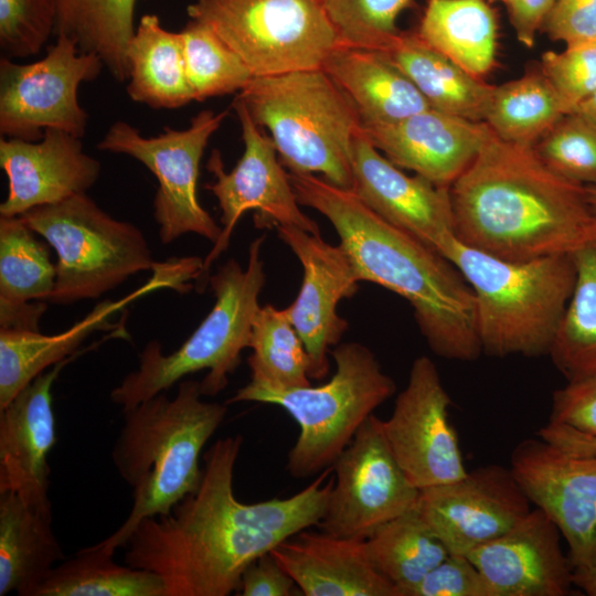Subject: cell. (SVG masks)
<instances>
[{
	"label": "cell",
	"mask_w": 596,
	"mask_h": 596,
	"mask_svg": "<svg viewBox=\"0 0 596 596\" xmlns=\"http://www.w3.org/2000/svg\"><path fill=\"white\" fill-rule=\"evenodd\" d=\"M243 437L217 439L203 456L198 489L167 514L142 520L130 534L125 563L158 574L164 596H228L245 568L323 518L332 466L301 491L245 503L235 497L234 470Z\"/></svg>",
	"instance_id": "obj_1"
},
{
	"label": "cell",
	"mask_w": 596,
	"mask_h": 596,
	"mask_svg": "<svg viewBox=\"0 0 596 596\" xmlns=\"http://www.w3.org/2000/svg\"><path fill=\"white\" fill-rule=\"evenodd\" d=\"M449 193L456 238L498 258L567 255L596 235L586 187L494 134Z\"/></svg>",
	"instance_id": "obj_2"
},
{
	"label": "cell",
	"mask_w": 596,
	"mask_h": 596,
	"mask_svg": "<svg viewBox=\"0 0 596 596\" xmlns=\"http://www.w3.org/2000/svg\"><path fill=\"white\" fill-rule=\"evenodd\" d=\"M288 178L299 204L331 223L359 280L407 300L436 355L464 362L479 358L473 294L453 263L381 217L352 190L315 174L288 172Z\"/></svg>",
	"instance_id": "obj_3"
},
{
	"label": "cell",
	"mask_w": 596,
	"mask_h": 596,
	"mask_svg": "<svg viewBox=\"0 0 596 596\" xmlns=\"http://www.w3.org/2000/svg\"><path fill=\"white\" fill-rule=\"evenodd\" d=\"M202 396L200 382L187 379L173 398L161 392L123 412L111 459L132 489V507L123 524L98 542L106 551L124 547L142 520L169 513L198 489L201 453L228 409Z\"/></svg>",
	"instance_id": "obj_4"
},
{
	"label": "cell",
	"mask_w": 596,
	"mask_h": 596,
	"mask_svg": "<svg viewBox=\"0 0 596 596\" xmlns=\"http://www.w3.org/2000/svg\"><path fill=\"white\" fill-rule=\"evenodd\" d=\"M441 255L471 288L482 353H550L575 283L571 254L507 260L454 238Z\"/></svg>",
	"instance_id": "obj_5"
},
{
	"label": "cell",
	"mask_w": 596,
	"mask_h": 596,
	"mask_svg": "<svg viewBox=\"0 0 596 596\" xmlns=\"http://www.w3.org/2000/svg\"><path fill=\"white\" fill-rule=\"evenodd\" d=\"M265 236L248 249L245 269L227 260L209 278L215 302L194 332L170 354L152 340L139 355V366L110 392V400L124 411L167 391L187 375L206 370L200 382L203 396H215L228 384L248 348L253 320L260 307L259 294L266 281L262 248Z\"/></svg>",
	"instance_id": "obj_6"
},
{
	"label": "cell",
	"mask_w": 596,
	"mask_h": 596,
	"mask_svg": "<svg viewBox=\"0 0 596 596\" xmlns=\"http://www.w3.org/2000/svg\"><path fill=\"white\" fill-rule=\"evenodd\" d=\"M236 97L255 124L269 130L288 172L320 173L328 182L352 190L353 140L362 124L321 68L254 77Z\"/></svg>",
	"instance_id": "obj_7"
},
{
	"label": "cell",
	"mask_w": 596,
	"mask_h": 596,
	"mask_svg": "<svg viewBox=\"0 0 596 596\" xmlns=\"http://www.w3.org/2000/svg\"><path fill=\"white\" fill-rule=\"evenodd\" d=\"M331 355L336 372L321 385L274 389L249 381L225 402L277 405L296 421L299 435L286 464L296 479L331 467L360 426L396 391L394 380L364 344L339 343Z\"/></svg>",
	"instance_id": "obj_8"
},
{
	"label": "cell",
	"mask_w": 596,
	"mask_h": 596,
	"mask_svg": "<svg viewBox=\"0 0 596 596\" xmlns=\"http://www.w3.org/2000/svg\"><path fill=\"white\" fill-rule=\"evenodd\" d=\"M20 216L57 255L49 302L96 299L130 276L159 266L142 232L110 216L86 193Z\"/></svg>",
	"instance_id": "obj_9"
},
{
	"label": "cell",
	"mask_w": 596,
	"mask_h": 596,
	"mask_svg": "<svg viewBox=\"0 0 596 596\" xmlns=\"http://www.w3.org/2000/svg\"><path fill=\"white\" fill-rule=\"evenodd\" d=\"M187 11L213 30L254 77L320 68L339 45L319 0H196Z\"/></svg>",
	"instance_id": "obj_10"
},
{
	"label": "cell",
	"mask_w": 596,
	"mask_h": 596,
	"mask_svg": "<svg viewBox=\"0 0 596 596\" xmlns=\"http://www.w3.org/2000/svg\"><path fill=\"white\" fill-rule=\"evenodd\" d=\"M227 115L228 110L204 109L185 129L166 127L152 137H145L136 127L118 120L97 145L99 150L138 160L157 178L159 187L153 198V217L163 245L187 233L198 234L215 244L222 234V227L200 204L196 185L204 150Z\"/></svg>",
	"instance_id": "obj_11"
},
{
	"label": "cell",
	"mask_w": 596,
	"mask_h": 596,
	"mask_svg": "<svg viewBox=\"0 0 596 596\" xmlns=\"http://www.w3.org/2000/svg\"><path fill=\"white\" fill-rule=\"evenodd\" d=\"M42 58L19 64L0 60V132L4 138L38 141L57 129L78 138L88 115L78 100V87L105 67L93 53L79 52L74 41L57 35Z\"/></svg>",
	"instance_id": "obj_12"
},
{
	"label": "cell",
	"mask_w": 596,
	"mask_h": 596,
	"mask_svg": "<svg viewBox=\"0 0 596 596\" xmlns=\"http://www.w3.org/2000/svg\"><path fill=\"white\" fill-rule=\"evenodd\" d=\"M233 108L242 129L244 151L236 166L225 171L221 152L212 150L206 168L214 181L205 189L214 194L221 209L222 234L203 260L198 287L209 283L212 263L226 249L237 222L247 211H256L258 225H294L320 235L318 224L300 209L294 188L277 149L264 128L253 120L246 105L235 97Z\"/></svg>",
	"instance_id": "obj_13"
},
{
	"label": "cell",
	"mask_w": 596,
	"mask_h": 596,
	"mask_svg": "<svg viewBox=\"0 0 596 596\" xmlns=\"http://www.w3.org/2000/svg\"><path fill=\"white\" fill-rule=\"evenodd\" d=\"M334 480L318 528L329 534L368 539L377 528L415 508L419 489L394 457L374 414L332 465Z\"/></svg>",
	"instance_id": "obj_14"
},
{
	"label": "cell",
	"mask_w": 596,
	"mask_h": 596,
	"mask_svg": "<svg viewBox=\"0 0 596 596\" xmlns=\"http://www.w3.org/2000/svg\"><path fill=\"white\" fill-rule=\"evenodd\" d=\"M450 396L426 355L412 363L405 389L383 421L389 446L408 480L419 490L466 476L459 440L449 421Z\"/></svg>",
	"instance_id": "obj_15"
},
{
	"label": "cell",
	"mask_w": 596,
	"mask_h": 596,
	"mask_svg": "<svg viewBox=\"0 0 596 596\" xmlns=\"http://www.w3.org/2000/svg\"><path fill=\"white\" fill-rule=\"evenodd\" d=\"M510 469L531 503L558 528L573 570L596 564V456L567 453L538 438L520 441Z\"/></svg>",
	"instance_id": "obj_16"
},
{
	"label": "cell",
	"mask_w": 596,
	"mask_h": 596,
	"mask_svg": "<svg viewBox=\"0 0 596 596\" xmlns=\"http://www.w3.org/2000/svg\"><path fill=\"white\" fill-rule=\"evenodd\" d=\"M416 507L448 554L459 555L503 534L531 511L510 467L497 464L419 490Z\"/></svg>",
	"instance_id": "obj_17"
},
{
	"label": "cell",
	"mask_w": 596,
	"mask_h": 596,
	"mask_svg": "<svg viewBox=\"0 0 596 596\" xmlns=\"http://www.w3.org/2000/svg\"><path fill=\"white\" fill-rule=\"evenodd\" d=\"M276 227L304 270L300 290L285 309L308 353L309 377L321 380L329 373L330 347L338 345L349 328L337 312L338 304L356 294L360 280L340 244L331 245L294 225Z\"/></svg>",
	"instance_id": "obj_18"
},
{
	"label": "cell",
	"mask_w": 596,
	"mask_h": 596,
	"mask_svg": "<svg viewBox=\"0 0 596 596\" xmlns=\"http://www.w3.org/2000/svg\"><path fill=\"white\" fill-rule=\"evenodd\" d=\"M352 191L381 217L439 254L456 238L449 188L392 163L361 129L352 148Z\"/></svg>",
	"instance_id": "obj_19"
},
{
	"label": "cell",
	"mask_w": 596,
	"mask_h": 596,
	"mask_svg": "<svg viewBox=\"0 0 596 596\" xmlns=\"http://www.w3.org/2000/svg\"><path fill=\"white\" fill-rule=\"evenodd\" d=\"M84 350L39 374L0 408V492L52 509L49 455L56 443L52 387L62 370Z\"/></svg>",
	"instance_id": "obj_20"
},
{
	"label": "cell",
	"mask_w": 596,
	"mask_h": 596,
	"mask_svg": "<svg viewBox=\"0 0 596 596\" xmlns=\"http://www.w3.org/2000/svg\"><path fill=\"white\" fill-rule=\"evenodd\" d=\"M561 532L539 508L467 556L494 596H567L573 566L561 547Z\"/></svg>",
	"instance_id": "obj_21"
},
{
	"label": "cell",
	"mask_w": 596,
	"mask_h": 596,
	"mask_svg": "<svg viewBox=\"0 0 596 596\" xmlns=\"http://www.w3.org/2000/svg\"><path fill=\"white\" fill-rule=\"evenodd\" d=\"M0 166L9 182L1 216H20L86 193L102 171L100 162L83 150L81 138L57 129L45 130L38 141L1 137Z\"/></svg>",
	"instance_id": "obj_22"
},
{
	"label": "cell",
	"mask_w": 596,
	"mask_h": 596,
	"mask_svg": "<svg viewBox=\"0 0 596 596\" xmlns=\"http://www.w3.org/2000/svg\"><path fill=\"white\" fill-rule=\"evenodd\" d=\"M392 163L450 188L493 135L485 121H472L433 108L403 120L362 127Z\"/></svg>",
	"instance_id": "obj_23"
},
{
	"label": "cell",
	"mask_w": 596,
	"mask_h": 596,
	"mask_svg": "<svg viewBox=\"0 0 596 596\" xmlns=\"http://www.w3.org/2000/svg\"><path fill=\"white\" fill-rule=\"evenodd\" d=\"M189 279L184 265L170 259L161 263L153 270L152 278L135 292L116 301L98 302L85 318L61 333L0 330V408L8 405L39 374L81 351L79 347L93 332L119 328L110 322V317L127 304L161 288L184 291L189 288Z\"/></svg>",
	"instance_id": "obj_24"
},
{
	"label": "cell",
	"mask_w": 596,
	"mask_h": 596,
	"mask_svg": "<svg viewBox=\"0 0 596 596\" xmlns=\"http://www.w3.org/2000/svg\"><path fill=\"white\" fill-rule=\"evenodd\" d=\"M307 530L270 551L301 595L396 596L395 586L371 562L365 540Z\"/></svg>",
	"instance_id": "obj_25"
},
{
	"label": "cell",
	"mask_w": 596,
	"mask_h": 596,
	"mask_svg": "<svg viewBox=\"0 0 596 596\" xmlns=\"http://www.w3.org/2000/svg\"><path fill=\"white\" fill-rule=\"evenodd\" d=\"M320 68L353 105L362 127L396 123L430 108L384 52L339 44Z\"/></svg>",
	"instance_id": "obj_26"
},
{
	"label": "cell",
	"mask_w": 596,
	"mask_h": 596,
	"mask_svg": "<svg viewBox=\"0 0 596 596\" xmlns=\"http://www.w3.org/2000/svg\"><path fill=\"white\" fill-rule=\"evenodd\" d=\"M52 529V509L0 492V596H33L50 571L64 560Z\"/></svg>",
	"instance_id": "obj_27"
},
{
	"label": "cell",
	"mask_w": 596,
	"mask_h": 596,
	"mask_svg": "<svg viewBox=\"0 0 596 596\" xmlns=\"http://www.w3.org/2000/svg\"><path fill=\"white\" fill-rule=\"evenodd\" d=\"M384 53L416 86L430 108L485 121L496 85L470 75L427 45L416 31H402Z\"/></svg>",
	"instance_id": "obj_28"
},
{
	"label": "cell",
	"mask_w": 596,
	"mask_h": 596,
	"mask_svg": "<svg viewBox=\"0 0 596 596\" xmlns=\"http://www.w3.org/2000/svg\"><path fill=\"white\" fill-rule=\"evenodd\" d=\"M127 94L155 109H175L193 102L180 32L164 29L156 14L140 18L126 50Z\"/></svg>",
	"instance_id": "obj_29"
},
{
	"label": "cell",
	"mask_w": 596,
	"mask_h": 596,
	"mask_svg": "<svg viewBox=\"0 0 596 596\" xmlns=\"http://www.w3.org/2000/svg\"><path fill=\"white\" fill-rule=\"evenodd\" d=\"M418 36L470 75L496 65L498 19L487 0H427Z\"/></svg>",
	"instance_id": "obj_30"
},
{
	"label": "cell",
	"mask_w": 596,
	"mask_h": 596,
	"mask_svg": "<svg viewBox=\"0 0 596 596\" xmlns=\"http://www.w3.org/2000/svg\"><path fill=\"white\" fill-rule=\"evenodd\" d=\"M139 0H54V33L93 53L119 82L127 81L126 50Z\"/></svg>",
	"instance_id": "obj_31"
},
{
	"label": "cell",
	"mask_w": 596,
	"mask_h": 596,
	"mask_svg": "<svg viewBox=\"0 0 596 596\" xmlns=\"http://www.w3.org/2000/svg\"><path fill=\"white\" fill-rule=\"evenodd\" d=\"M163 579L148 570L120 565L98 543L55 565L33 596H164Z\"/></svg>",
	"instance_id": "obj_32"
},
{
	"label": "cell",
	"mask_w": 596,
	"mask_h": 596,
	"mask_svg": "<svg viewBox=\"0 0 596 596\" xmlns=\"http://www.w3.org/2000/svg\"><path fill=\"white\" fill-rule=\"evenodd\" d=\"M571 255L575 283L549 353L567 380L596 374V235Z\"/></svg>",
	"instance_id": "obj_33"
},
{
	"label": "cell",
	"mask_w": 596,
	"mask_h": 596,
	"mask_svg": "<svg viewBox=\"0 0 596 596\" xmlns=\"http://www.w3.org/2000/svg\"><path fill=\"white\" fill-rule=\"evenodd\" d=\"M565 114L557 93L540 70L494 86L485 123L497 138L533 147Z\"/></svg>",
	"instance_id": "obj_34"
},
{
	"label": "cell",
	"mask_w": 596,
	"mask_h": 596,
	"mask_svg": "<svg viewBox=\"0 0 596 596\" xmlns=\"http://www.w3.org/2000/svg\"><path fill=\"white\" fill-rule=\"evenodd\" d=\"M365 546L375 568L395 586L396 596H404L448 555L417 507L377 528Z\"/></svg>",
	"instance_id": "obj_35"
},
{
	"label": "cell",
	"mask_w": 596,
	"mask_h": 596,
	"mask_svg": "<svg viewBox=\"0 0 596 596\" xmlns=\"http://www.w3.org/2000/svg\"><path fill=\"white\" fill-rule=\"evenodd\" d=\"M248 348L252 382L274 389L310 385L309 356L285 308L270 304L258 308Z\"/></svg>",
	"instance_id": "obj_36"
},
{
	"label": "cell",
	"mask_w": 596,
	"mask_h": 596,
	"mask_svg": "<svg viewBox=\"0 0 596 596\" xmlns=\"http://www.w3.org/2000/svg\"><path fill=\"white\" fill-rule=\"evenodd\" d=\"M21 216L0 217V302L47 301L56 265Z\"/></svg>",
	"instance_id": "obj_37"
},
{
	"label": "cell",
	"mask_w": 596,
	"mask_h": 596,
	"mask_svg": "<svg viewBox=\"0 0 596 596\" xmlns=\"http://www.w3.org/2000/svg\"><path fill=\"white\" fill-rule=\"evenodd\" d=\"M181 34L193 100L240 93L254 78L244 61L207 25L190 20Z\"/></svg>",
	"instance_id": "obj_38"
},
{
	"label": "cell",
	"mask_w": 596,
	"mask_h": 596,
	"mask_svg": "<svg viewBox=\"0 0 596 596\" xmlns=\"http://www.w3.org/2000/svg\"><path fill=\"white\" fill-rule=\"evenodd\" d=\"M339 44L386 52L402 32L397 19L414 0H319Z\"/></svg>",
	"instance_id": "obj_39"
},
{
	"label": "cell",
	"mask_w": 596,
	"mask_h": 596,
	"mask_svg": "<svg viewBox=\"0 0 596 596\" xmlns=\"http://www.w3.org/2000/svg\"><path fill=\"white\" fill-rule=\"evenodd\" d=\"M533 150L561 177L585 187L596 185V123L589 118L565 114Z\"/></svg>",
	"instance_id": "obj_40"
},
{
	"label": "cell",
	"mask_w": 596,
	"mask_h": 596,
	"mask_svg": "<svg viewBox=\"0 0 596 596\" xmlns=\"http://www.w3.org/2000/svg\"><path fill=\"white\" fill-rule=\"evenodd\" d=\"M541 72L557 93L566 114L596 91V40L543 53Z\"/></svg>",
	"instance_id": "obj_41"
},
{
	"label": "cell",
	"mask_w": 596,
	"mask_h": 596,
	"mask_svg": "<svg viewBox=\"0 0 596 596\" xmlns=\"http://www.w3.org/2000/svg\"><path fill=\"white\" fill-rule=\"evenodd\" d=\"M54 32V10L44 0H0V46L6 57L40 52Z\"/></svg>",
	"instance_id": "obj_42"
},
{
	"label": "cell",
	"mask_w": 596,
	"mask_h": 596,
	"mask_svg": "<svg viewBox=\"0 0 596 596\" xmlns=\"http://www.w3.org/2000/svg\"><path fill=\"white\" fill-rule=\"evenodd\" d=\"M404 596H494L467 555L448 554Z\"/></svg>",
	"instance_id": "obj_43"
},
{
	"label": "cell",
	"mask_w": 596,
	"mask_h": 596,
	"mask_svg": "<svg viewBox=\"0 0 596 596\" xmlns=\"http://www.w3.org/2000/svg\"><path fill=\"white\" fill-rule=\"evenodd\" d=\"M550 422L596 436V374L567 380L554 391Z\"/></svg>",
	"instance_id": "obj_44"
},
{
	"label": "cell",
	"mask_w": 596,
	"mask_h": 596,
	"mask_svg": "<svg viewBox=\"0 0 596 596\" xmlns=\"http://www.w3.org/2000/svg\"><path fill=\"white\" fill-rule=\"evenodd\" d=\"M541 31L566 45L596 40V0H556Z\"/></svg>",
	"instance_id": "obj_45"
},
{
	"label": "cell",
	"mask_w": 596,
	"mask_h": 596,
	"mask_svg": "<svg viewBox=\"0 0 596 596\" xmlns=\"http://www.w3.org/2000/svg\"><path fill=\"white\" fill-rule=\"evenodd\" d=\"M236 594L241 596L301 595L295 581L270 552L260 555L245 568Z\"/></svg>",
	"instance_id": "obj_46"
},
{
	"label": "cell",
	"mask_w": 596,
	"mask_h": 596,
	"mask_svg": "<svg viewBox=\"0 0 596 596\" xmlns=\"http://www.w3.org/2000/svg\"><path fill=\"white\" fill-rule=\"evenodd\" d=\"M556 0H505L510 23L520 43L532 47L538 31L552 11Z\"/></svg>",
	"instance_id": "obj_47"
},
{
	"label": "cell",
	"mask_w": 596,
	"mask_h": 596,
	"mask_svg": "<svg viewBox=\"0 0 596 596\" xmlns=\"http://www.w3.org/2000/svg\"><path fill=\"white\" fill-rule=\"evenodd\" d=\"M538 436L567 453L596 456V436L570 426L549 422L538 430Z\"/></svg>",
	"instance_id": "obj_48"
},
{
	"label": "cell",
	"mask_w": 596,
	"mask_h": 596,
	"mask_svg": "<svg viewBox=\"0 0 596 596\" xmlns=\"http://www.w3.org/2000/svg\"><path fill=\"white\" fill-rule=\"evenodd\" d=\"M45 310L46 304L39 300L0 302V330L39 331V322Z\"/></svg>",
	"instance_id": "obj_49"
},
{
	"label": "cell",
	"mask_w": 596,
	"mask_h": 596,
	"mask_svg": "<svg viewBox=\"0 0 596 596\" xmlns=\"http://www.w3.org/2000/svg\"><path fill=\"white\" fill-rule=\"evenodd\" d=\"M573 584L588 596H596V564L588 568L573 570Z\"/></svg>",
	"instance_id": "obj_50"
},
{
	"label": "cell",
	"mask_w": 596,
	"mask_h": 596,
	"mask_svg": "<svg viewBox=\"0 0 596 596\" xmlns=\"http://www.w3.org/2000/svg\"><path fill=\"white\" fill-rule=\"evenodd\" d=\"M596 123V91L573 111Z\"/></svg>",
	"instance_id": "obj_51"
},
{
	"label": "cell",
	"mask_w": 596,
	"mask_h": 596,
	"mask_svg": "<svg viewBox=\"0 0 596 596\" xmlns=\"http://www.w3.org/2000/svg\"><path fill=\"white\" fill-rule=\"evenodd\" d=\"M586 193H587V200L588 203L596 214V185H588L586 187Z\"/></svg>",
	"instance_id": "obj_52"
},
{
	"label": "cell",
	"mask_w": 596,
	"mask_h": 596,
	"mask_svg": "<svg viewBox=\"0 0 596 596\" xmlns=\"http://www.w3.org/2000/svg\"><path fill=\"white\" fill-rule=\"evenodd\" d=\"M49 6H51L54 10V0H44Z\"/></svg>",
	"instance_id": "obj_53"
},
{
	"label": "cell",
	"mask_w": 596,
	"mask_h": 596,
	"mask_svg": "<svg viewBox=\"0 0 596 596\" xmlns=\"http://www.w3.org/2000/svg\"><path fill=\"white\" fill-rule=\"evenodd\" d=\"M488 1H489L490 3H493V2H502V3H504V2H505V0H488Z\"/></svg>",
	"instance_id": "obj_54"
}]
</instances>
